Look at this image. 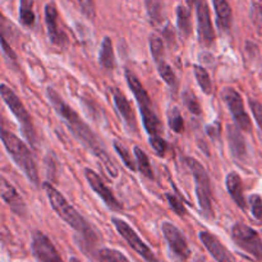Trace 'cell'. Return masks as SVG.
I'll use <instances>...</instances> for the list:
<instances>
[{
    "instance_id": "836d02e7",
    "label": "cell",
    "mask_w": 262,
    "mask_h": 262,
    "mask_svg": "<svg viewBox=\"0 0 262 262\" xmlns=\"http://www.w3.org/2000/svg\"><path fill=\"white\" fill-rule=\"evenodd\" d=\"M248 201H250L253 217H255L256 220H258V222H261L262 220V199L258 196V194H252Z\"/></svg>"
},
{
    "instance_id": "8992f818",
    "label": "cell",
    "mask_w": 262,
    "mask_h": 262,
    "mask_svg": "<svg viewBox=\"0 0 262 262\" xmlns=\"http://www.w3.org/2000/svg\"><path fill=\"white\" fill-rule=\"evenodd\" d=\"M0 95H2L3 100H4V102L7 104V106L10 109V112L13 113L15 119L19 123L23 136L27 138L28 142L33 145V143L36 142V133L32 124V118L28 114L26 107L23 106L19 97L13 92V90L10 89V87H8L7 84L4 83L0 86Z\"/></svg>"
},
{
    "instance_id": "f1b7e54d",
    "label": "cell",
    "mask_w": 262,
    "mask_h": 262,
    "mask_svg": "<svg viewBox=\"0 0 262 262\" xmlns=\"http://www.w3.org/2000/svg\"><path fill=\"white\" fill-rule=\"evenodd\" d=\"M182 99H183V104L192 114L200 115L201 114V105H200L199 100L194 96L193 92L191 90H186L182 95Z\"/></svg>"
},
{
    "instance_id": "d6a6232c",
    "label": "cell",
    "mask_w": 262,
    "mask_h": 262,
    "mask_svg": "<svg viewBox=\"0 0 262 262\" xmlns=\"http://www.w3.org/2000/svg\"><path fill=\"white\" fill-rule=\"evenodd\" d=\"M150 145L158 156H164L168 151V143L160 136H150Z\"/></svg>"
},
{
    "instance_id": "3957f363",
    "label": "cell",
    "mask_w": 262,
    "mask_h": 262,
    "mask_svg": "<svg viewBox=\"0 0 262 262\" xmlns=\"http://www.w3.org/2000/svg\"><path fill=\"white\" fill-rule=\"evenodd\" d=\"M2 141L4 147L7 148L8 154L12 156L18 168L25 173L28 181L35 184V186H38L37 166H36L32 154L28 150L27 146L25 145V142L20 141L17 136L5 129L2 130Z\"/></svg>"
},
{
    "instance_id": "cb8c5ba5",
    "label": "cell",
    "mask_w": 262,
    "mask_h": 262,
    "mask_svg": "<svg viewBox=\"0 0 262 262\" xmlns=\"http://www.w3.org/2000/svg\"><path fill=\"white\" fill-rule=\"evenodd\" d=\"M19 20L25 27H32L35 25V12L33 0H20L19 2Z\"/></svg>"
},
{
    "instance_id": "d590c367",
    "label": "cell",
    "mask_w": 262,
    "mask_h": 262,
    "mask_svg": "<svg viewBox=\"0 0 262 262\" xmlns=\"http://www.w3.org/2000/svg\"><path fill=\"white\" fill-rule=\"evenodd\" d=\"M250 106L253 113V117H255L256 122H257L258 128H260L262 132V104L258 102L257 100H250Z\"/></svg>"
},
{
    "instance_id": "2e32d148",
    "label": "cell",
    "mask_w": 262,
    "mask_h": 262,
    "mask_svg": "<svg viewBox=\"0 0 262 262\" xmlns=\"http://www.w3.org/2000/svg\"><path fill=\"white\" fill-rule=\"evenodd\" d=\"M200 239L204 243L205 247L210 252V255L215 258L217 262H237L233 257L232 253L228 251L227 247L223 246V243L217 239L215 235H212L209 232L200 233Z\"/></svg>"
},
{
    "instance_id": "ab89813d",
    "label": "cell",
    "mask_w": 262,
    "mask_h": 262,
    "mask_svg": "<svg viewBox=\"0 0 262 262\" xmlns=\"http://www.w3.org/2000/svg\"><path fill=\"white\" fill-rule=\"evenodd\" d=\"M207 133H209V136L212 140H215V138H219L220 130L219 128H215V125H209V127H207Z\"/></svg>"
},
{
    "instance_id": "8fae6325",
    "label": "cell",
    "mask_w": 262,
    "mask_h": 262,
    "mask_svg": "<svg viewBox=\"0 0 262 262\" xmlns=\"http://www.w3.org/2000/svg\"><path fill=\"white\" fill-rule=\"evenodd\" d=\"M31 247L37 262H63L55 246L43 233H33Z\"/></svg>"
},
{
    "instance_id": "5bb4252c",
    "label": "cell",
    "mask_w": 262,
    "mask_h": 262,
    "mask_svg": "<svg viewBox=\"0 0 262 262\" xmlns=\"http://www.w3.org/2000/svg\"><path fill=\"white\" fill-rule=\"evenodd\" d=\"M45 22L51 43L55 46H59V48L66 46L68 43V37H67L66 32L59 28L58 10H56L55 5L53 3H50V4H48L45 7Z\"/></svg>"
},
{
    "instance_id": "8d00e7d4",
    "label": "cell",
    "mask_w": 262,
    "mask_h": 262,
    "mask_svg": "<svg viewBox=\"0 0 262 262\" xmlns=\"http://www.w3.org/2000/svg\"><path fill=\"white\" fill-rule=\"evenodd\" d=\"M252 20L255 23L256 28L260 33H262V7L258 4H255L252 7Z\"/></svg>"
},
{
    "instance_id": "4316f807",
    "label": "cell",
    "mask_w": 262,
    "mask_h": 262,
    "mask_svg": "<svg viewBox=\"0 0 262 262\" xmlns=\"http://www.w3.org/2000/svg\"><path fill=\"white\" fill-rule=\"evenodd\" d=\"M193 72H194V76H196V78H197V83H199V86L201 87L202 91L207 95L211 94L212 92L211 78H210V76H209V73H207L206 69H205L204 67L194 66Z\"/></svg>"
},
{
    "instance_id": "5b68a950",
    "label": "cell",
    "mask_w": 262,
    "mask_h": 262,
    "mask_svg": "<svg viewBox=\"0 0 262 262\" xmlns=\"http://www.w3.org/2000/svg\"><path fill=\"white\" fill-rule=\"evenodd\" d=\"M186 161L188 168L191 169L192 174H193L194 181H196V194L200 209L205 216L212 219L214 210H212V193L209 174H207L206 169L202 166V164H200L196 159L187 158Z\"/></svg>"
},
{
    "instance_id": "7c38bea8",
    "label": "cell",
    "mask_w": 262,
    "mask_h": 262,
    "mask_svg": "<svg viewBox=\"0 0 262 262\" xmlns=\"http://www.w3.org/2000/svg\"><path fill=\"white\" fill-rule=\"evenodd\" d=\"M197 32H199L200 42L204 46H211L215 41V31L212 27L211 17H210L209 5L206 0H200L197 3Z\"/></svg>"
},
{
    "instance_id": "60d3db41",
    "label": "cell",
    "mask_w": 262,
    "mask_h": 262,
    "mask_svg": "<svg viewBox=\"0 0 262 262\" xmlns=\"http://www.w3.org/2000/svg\"><path fill=\"white\" fill-rule=\"evenodd\" d=\"M200 0H187V3H188L189 7H193V5H197V3H199Z\"/></svg>"
},
{
    "instance_id": "277c9868",
    "label": "cell",
    "mask_w": 262,
    "mask_h": 262,
    "mask_svg": "<svg viewBox=\"0 0 262 262\" xmlns=\"http://www.w3.org/2000/svg\"><path fill=\"white\" fill-rule=\"evenodd\" d=\"M125 79H127V83L129 86V89L132 90V94L135 95L136 100H137L146 132L150 136H158L160 133L161 124L155 110H154V105L150 96L146 92V90L143 89V86L141 84L137 76L130 69H125Z\"/></svg>"
},
{
    "instance_id": "ffe728a7",
    "label": "cell",
    "mask_w": 262,
    "mask_h": 262,
    "mask_svg": "<svg viewBox=\"0 0 262 262\" xmlns=\"http://www.w3.org/2000/svg\"><path fill=\"white\" fill-rule=\"evenodd\" d=\"M215 12H216V25L220 31H229L232 27V8L228 0H212Z\"/></svg>"
},
{
    "instance_id": "1f68e13d",
    "label": "cell",
    "mask_w": 262,
    "mask_h": 262,
    "mask_svg": "<svg viewBox=\"0 0 262 262\" xmlns=\"http://www.w3.org/2000/svg\"><path fill=\"white\" fill-rule=\"evenodd\" d=\"M150 49H151V54H152L154 60L159 61L161 59H164V42L160 37L158 36H151L150 38Z\"/></svg>"
},
{
    "instance_id": "30bf717a",
    "label": "cell",
    "mask_w": 262,
    "mask_h": 262,
    "mask_svg": "<svg viewBox=\"0 0 262 262\" xmlns=\"http://www.w3.org/2000/svg\"><path fill=\"white\" fill-rule=\"evenodd\" d=\"M161 230H163L164 238L168 242L171 253L182 261L188 260L189 256H191V250H189L188 243H187V239L183 235V233L176 225L169 222L163 223Z\"/></svg>"
},
{
    "instance_id": "ac0fdd59",
    "label": "cell",
    "mask_w": 262,
    "mask_h": 262,
    "mask_svg": "<svg viewBox=\"0 0 262 262\" xmlns=\"http://www.w3.org/2000/svg\"><path fill=\"white\" fill-rule=\"evenodd\" d=\"M227 137L233 156L239 161L246 160V158H247V145H246L245 138H243V135L238 129V127L232 124L228 125Z\"/></svg>"
},
{
    "instance_id": "4dcf8cb0",
    "label": "cell",
    "mask_w": 262,
    "mask_h": 262,
    "mask_svg": "<svg viewBox=\"0 0 262 262\" xmlns=\"http://www.w3.org/2000/svg\"><path fill=\"white\" fill-rule=\"evenodd\" d=\"M99 258L100 262H130L122 252L110 248H104L100 251Z\"/></svg>"
},
{
    "instance_id": "b9f144b4",
    "label": "cell",
    "mask_w": 262,
    "mask_h": 262,
    "mask_svg": "<svg viewBox=\"0 0 262 262\" xmlns=\"http://www.w3.org/2000/svg\"><path fill=\"white\" fill-rule=\"evenodd\" d=\"M69 262H79V261H78V260H77V258L72 257V258H71V261H69Z\"/></svg>"
},
{
    "instance_id": "7bdbcfd3",
    "label": "cell",
    "mask_w": 262,
    "mask_h": 262,
    "mask_svg": "<svg viewBox=\"0 0 262 262\" xmlns=\"http://www.w3.org/2000/svg\"><path fill=\"white\" fill-rule=\"evenodd\" d=\"M194 262H206V261H205V260H202V258H197V260L194 261Z\"/></svg>"
},
{
    "instance_id": "e0dca14e",
    "label": "cell",
    "mask_w": 262,
    "mask_h": 262,
    "mask_svg": "<svg viewBox=\"0 0 262 262\" xmlns=\"http://www.w3.org/2000/svg\"><path fill=\"white\" fill-rule=\"evenodd\" d=\"M113 100H114L115 107H117L118 113H119L120 118L124 122L125 127L130 130V132H136L137 130V124L135 120V114L130 107L129 102L125 99L124 95L119 91L118 89L113 90Z\"/></svg>"
},
{
    "instance_id": "e575fe53",
    "label": "cell",
    "mask_w": 262,
    "mask_h": 262,
    "mask_svg": "<svg viewBox=\"0 0 262 262\" xmlns=\"http://www.w3.org/2000/svg\"><path fill=\"white\" fill-rule=\"evenodd\" d=\"M166 199H168L170 207L174 210V211L177 212V214L181 215V216H182V215L186 214V209H184L183 204L179 201V199L176 196V194L168 193V194H166Z\"/></svg>"
},
{
    "instance_id": "d6986e66",
    "label": "cell",
    "mask_w": 262,
    "mask_h": 262,
    "mask_svg": "<svg viewBox=\"0 0 262 262\" xmlns=\"http://www.w3.org/2000/svg\"><path fill=\"white\" fill-rule=\"evenodd\" d=\"M225 182H227L228 192H229L233 201H234L242 210L247 209V201H246L245 193H243V183L239 174L235 173V171H230L227 176Z\"/></svg>"
},
{
    "instance_id": "44dd1931",
    "label": "cell",
    "mask_w": 262,
    "mask_h": 262,
    "mask_svg": "<svg viewBox=\"0 0 262 262\" xmlns=\"http://www.w3.org/2000/svg\"><path fill=\"white\" fill-rule=\"evenodd\" d=\"M99 63L102 68L109 69V71L115 68V56L114 50H113V43L110 37H107V36L102 40L99 54Z\"/></svg>"
},
{
    "instance_id": "9a60e30c",
    "label": "cell",
    "mask_w": 262,
    "mask_h": 262,
    "mask_svg": "<svg viewBox=\"0 0 262 262\" xmlns=\"http://www.w3.org/2000/svg\"><path fill=\"white\" fill-rule=\"evenodd\" d=\"M0 192H2V199L4 200L5 204L10 207L14 214L18 216H26L27 215V206H26L25 201L17 189L9 183L5 178H2V183H0Z\"/></svg>"
},
{
    "instance_id": "f546056e",
    "label": "cell",
    "mask_w": 262,
    "mask_h": 262,
    "mask_svg": "<svg viewBox=\"0 0 262 262\" xmlns=\"http://www.w3.org/2000/svg\"><path fill=\"white\" fill-rule=\"evenodd\" d=\"M114 148H115V151H117L118 155H119V158L123 160L124 165L127 166L129 170L135 171L136 169H137V166H136V163H137V161H133V158L130 156L128 148L125 147L124 145H122L120 142H118V141H115L114 142Z\"/></svg>"
},
{
    "instance_id": "ba28073f",
    "label": "cell",
    "mask_w": 262,
    "mask_h": 262,
    "mask_svg": "<svg viewBox=\"0 0 262 262\" xmlns=\"http://www.w3.org/2000/svg\"><path fill=\"white\" fill-rule=\"evenodd\" d=\"M223 101L227 104L228 109H229L230 114H232L233 119L238 124V127L242 130L250 132L252 125H251V120L248 114L245 110V104H243V99L239 95L237 90L232 89V87H225L222 91Z\"/></svg>"
},
{
    "instance_id": "9c48e42d",
    "label": "cell",
    "mask_w": 262,
    "mask_h": 262,
    "mask_svg": "<svg viewBox=\"0 0 262 262\" xmlns=\"http://www.w3.org/2000/svg\"><path fill=\"white\" fill-rule=\"evenodd\" d=\"M112 222L118 233L124 238L125 242L130 246V248H133L141 257L145 258L147 262H159L152 251L150 250V247L141 239L140 235L130 228L128 223H125L122 219H118V217H113Z\"/></svg>"
},
{
    "instance_id": "d4e9b609",
    "label": "cell",
    "mask_w": 262,
    "mask_h": 262,
    "mask_svg": "<svg viewBox=\"0 0 262 262\" xmlns=\"http://www.w3.org/2000/svg\"><path fill=\"white\" fill-rule=\"evenodd\" d=\"M135 155H136V161H137V166L140 169L141 173L143 174V177L148 179H154V170L151 168L150 159H148L147 154L140 148L138 146L135 147Z\"/></svg>"
},
{
    "instance_id": "7a4b0ae2",
    "label": "cell",
    "mask_w": 262,
    "mask_h": 262,
    "mask_svg": "<svg viewBox=\"0 0 262 262\" xmlns=\"http://www.w3.org/2000/svg\"><path fill=\"white\" fill-rule=\"evenodd\" d=\"M42 188L43 191H45L46 196H48L49 201H50V205L54 209V211H55L56 214L69 225V227H72L74 230H77V232L83 237L84 242H87V245H94L97 241V237L96 234H95L94 229H92L89 225V223L77 212V210L67 201L66 197H64L55 187L51 186L49 182H45V183L42 184Z\"/></svg>"
},
{
    "instance_id": "52a82bcc",
    "label": "cell",
    "mask_w": 262,
    "mask_h": 262,
    "mask_svg": "<svg viewBox=\"0 0 262 262\" xmlns=\"http://www.w3.org/2000/svg\"><path fill=\"white\" fill-rule=\"evenodd\" d=\"M232 238L241 250L257 260H262V241L258 233L248 225L237 223L232 228Z\"/></svg>"
},
{
    "instance_id": "603a6c76",
    "label": "cell",
    "mask_w": 262,
    "mask_h": 262,
    "mask_svg": "<svg viewBox=\"0 0 262 262\" xmlns=\"http://www.w3.org/2000/svg\"><path fill=\"white\" fill-rule=\"evenodd\" d=\"M146 10L154 25H160L164 20V0H145Z\"/></svg>"
},
{
    "instance_id": "4fadbf2b",
    "label": "cell",
    "mask_w": 262,
    "mask_h": 262,
    "mask_svg": "<svg viewBox=\"0 0 262 262\" xmlns=\"http://www.w3.org/2000/svg\"><path fill=\"white\" fill-rule=\"evenodd\" d=\"M84 177H86L90 187L99 194L100 199L105 202V205H106L109 209L114 210V211H122L123 206L120 205V202L115 199L113 192L110 191L109 187L104 183V181H102L101 177H100L99 174L95 173L91 169H86V170H84Z\"/></svg>"
},
{
    "instance_id": "7402d4cb",
    "label": "cell",
    "mask_w": 262,
    "mask_h": 262,
    "mask_svg": "<svg viewBox=\"0 0 262 262\" xmlns=\"http://www.w3.org/2000/svg\"><path fill=\"white\" fill-rule=\"evenodd\" d=\"M177 25H178L179 32L184 38L188 37L192 32V22H191V13L188 8L184 5H179L177 8Z\"/></svg>"
},
{
    "instance_id": "6da1fadb",
    "label": "cell",
    "mask_w": 262,
    "mask_h": 262,
    "mask_svg": "<svg viewBox=\"0 0 262 262\" xmlns=\"http://www.w3.org/2000/svg\"><path fill=\"white\" fill-rule=\"evenodd\" d=\"M49 97V101H50L51 106L55 109V112L60 115L64 119V122L67 123L71 130L73 132V135L78 138L81 142H83V145L86 147H89L91 150V152H94L95 156L101 160L102 165H104L105 170L107 171L110 177L113 178H117L118 177V169L114 165V163L112 161L110 156L107 155V152L105 151V148L102 147V145L100 143L99 138L96 137L94 132L91 130V128L83 122V120L79 118V115L67 104L63 100V97L58 94L54 89L49 87L48 91H46Z\"/></svg>"
},
{
    "instance_id": "83f0119b",
    "label": "cell",
    "mask_w": 262,
    "mask_h": 262,
    "mask_svg": "<svg viewBox=\"0 0 262 262\" xmlns=\"http://www.w3.org/2000/svg\"><path fill=\"white\" fill-rule=\"evenodd\" d=\"M168 124L176 133H182L184 129V120L178 107H171L168 113Z\"/></svg>"
},
{
    "instance_id": "74e56055",
    "label": "cell",
    "mask_w": 262,
    "mask_h": 262,
    "mask_svg": "<svg viewBox=\"0 0 262 262\" xmlns=\"http://www.w3.org/2000/svg\"><path fill=\"white\" fill-rule=\"evenodd\" d=\"M76 3L78 4V7L81 8V10L87 15V17L90 18L94 17L95 10H94V3H92V0H76Z\"/></svg>"
},
{
    "instance_id": "484cf974",
    "label": "cell",
    "mask_w": 262,
    "mask_h": 262,
    "mask_svg": "<svg viewBox=\"0 0 262 262\" xmlns=\"http://www.w3.org/2000/svg\"><path fill=\"white\" fill-rule=\"evenodd\" d=\"M156 67H158L159 74L161 76V78L165 81V83L170 87H177V77L176 73L173 72L171 67L169 66L165 61V59H161V60L156 61Z\"/></svg>"
},
{
    "instance_id": "f35d334b",
    "label": "cell",
    "mask_w": 262,
    "mask_h": 262,
    "mask_svg": "<svg viewBox=\"0 0 262 262\" xmlns=\"http://www.w3.org/2000/svg\"><path fill=\"white\" fill-rule=\"evenodd\" d=\"M2 48H3V51H4V54L8 56V58L12 59L13 61L17 60V56H15V54L13 53V50H10V48H9V46H8L7 41H5L4 37L2 38Z\"/></svg>"
}]
</instances>
